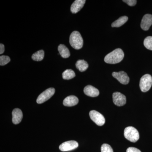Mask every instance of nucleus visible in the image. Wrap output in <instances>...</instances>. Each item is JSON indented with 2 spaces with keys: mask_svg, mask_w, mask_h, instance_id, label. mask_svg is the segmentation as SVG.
I'll return each instance as SVG.
<instances>
[{
  "mask_svg": "<svg viewBox=\"0 0 152 152\" xmlns=\"http://www.w3.org/2000/svg\"><path fill=\"white\" fill-rule=\"evenodd\" d=\"M124 57V54L122 50L118 48L107 55L104 60L107 64H116L121 61Z\"/></svg>",
  "mask_w": 152,
  "mask_h": 152,
  "instance_id": "f257e3e1",
  "label": "nucleus"
},
{
  "mask_svg": "<svg viewBox=\"0 0 152 152\" xmlns=\"http://www.w3.org/2000/svg\"><path fill=\"white\" fill-rule=\"evenodd\" d=\"M69 43L71 46L76 50L81 49L83 45V40L78 31H75L71 34Z\"/></svg>",
  "mask_w": 152,
  "mask_h": 152,
  "instance_id": "f03ea898",
  "label": "nucleus"
},
{
  "mask_svg": "<svg viewBox=\"0 0 152 152\" xmlns=\"http://www.w3.org/2000/svg\"><path fill=\"white\" fill-rule=\"evenodd\" d=\"M124 135L128 140L132 142H135L140 138V134L137 130L132 126H129L125 128Z\"/></svg>",
  "mask_w": 152,
  "mask_h": 152,
  "instance_id": "7ed1b4c3",
  "label": "nucleus"
},
{
  "mask_svg": "<svg viewBox=\"0 0 152 152\" xmlns=\"http://www.w3.org/2000/svg\"><path fill=\"white\" fill-rule=\"evenodd\" d=\"M152 85V76L146 74L142 77L140 83V88L143 92H146L151 89Z\"/></svg>",
  "mask_w": 152,
  "mask_h": 152,
  "instance_id": "20e7f679",
  "label": "nucleus"
},
{
  "mask_svg": "<svg viewBox=\"0 0 152 152\" xmlns=\"http://www.w3.org/2000/svg\"><path fill=\"white\" fill-rule=\"evenodd\" d=\"M55 93V89L54 88H49L48 89L46 90L43 92L39 95L37 99V103L38 104H40L45 102L53 96V95Z\"/></svg>",
  "mask_w": 152,
  "mask_h": 152,
  "instance_id": "39448f33",
  "label": "nucleus"
},
{
  "mask_svg": "<svg viewBox=\"0 0 152 152\" xmlns=\"http://www.w3.org/2000/svg\"><path fill=\"white\" fill-rule=\"evenodd\" d=\"M89 115L91 119L99 126H102L104 124L105 119L104 116L96 110H91L90 112Z\"/></svg>",
  "mask_w": 152,
  "mask_h": 152,
  "instance_id": "423d86ee",
  "label": "nucleus"
},
{
  "mask_svg": "<svg viewBox=\"0 0 152 152\" xmlns=\"http://www.w3.org/2000/svg\"><path fill=\"white\" fill-rule=\"evenodd\" d=\"M78 145L77 142L75 141H68L61 144L59 146V149L63 152L69 151L77 148Z\"/></svg>",
  "mask_w": 152,
  "mask_h": 152,
  "instance_id": "0eeeda50",
  "label": "nucleus"
},
{
  "mask_svg": "<svg viewBox=\"0 0 152 152\" xmlns=\"http://www.w3.org/2000/svg\"><path fill=\"white\" fill-rule=\"evenodd\" d=\"M113 102L115 105L118 107L124 105L126 102V96L120 92L114 93L113 95Z\"/></svg>",
  "mask_w": 152,
  "mask_h": 152,
  "instance_id": "6e6552de",
  "label": "nucleus"
},
{
  "mask_svg": "<svg viewBox=\"0 0 152 152\" xmlns=\"http://www.w3.org/2000/svg\"><path fill=\"white\" fill-rule=\"evenodd\" d=\"M112 75L122 84L127 85L129 82V78L128 77L127 74L124 71L118 72H114L112 74Z\"/></svg>",
  "mask_w": 152,
  "mask_h": 152,
  "instance_id": "1a4fd4ad",
  "label": "nucleus"
},
{
  "mask_svg": "<svg viewBox=\"0 0 152 152\" xmlns=\"http://www.w3.org/2000/svg\"><path fill=\"white\" fill-rule=\"evenodd\" d=\"M152 25V15L146 14L142 19L141 27L144 31H148Z\"/></svg>",
  "mask_w": 152,
  "mask_h": 152,
  "instance_id": "9d476101",
  "label": "nucleus"
},
{
  "mask_svg": "<svg viewBox=\"0 0 152 152\" xmlns=\"http://www.w3.org/2000/svg\"><path fill=\"white\" fill-rule=\"evenodd\" d=\"M86 1L85 0H76L72 4L71 7V11L72 13H77L84 7Z\"/></svg>",
  "mask_w": 152,
  "mask_h": 152,
  "instance_id": "9b49d317",
  "label": "nucleus"
},
{
  "mask_svg": "<svg viewBox=\"0 0 152 152\" xmlns=\"http://www.w3.org/2000/svg\"><path fill=\"white\" fill-rule=\"evenodd\" d=\"M85 94L92 97L98 96L99 94V91L97 89L92 86H87L84 89Z\"/></svg>",
  "mask_w": 152,
  "mask_h": 152,
  "instance_id": "f8f14e48",
  "label": "nucleus"
},
{
  "mask_svg": "<svg viewBox=\"0 0 152 152\" xmlns=\"http://www.w3.org/2000/svg\"><path fill=\"white\" fill-rule=\"evenodd\" d=\"M12 122L15 124H18L21 121L23 115L22 111L20 109H14L12 113Z\"/></svg>",
  "mask_w": 152,
  "mask_h": 152,
  "instance_id": "ddd939ff",
  "label": "nucleus"
},
{
  "mask_svg": "<svg viewBox=\"0 0 152 152\" xmlns=\"http://www.w3.org/2000/svg\"><path fill=\"white\" fill-rule=\"evenodd\" d=\"M79 99L75 96H70L67 97L63 102L64 105L66 107H72L78 103Z\"/></svg>",
  "mask_w": 152,
  "mask_h": 152,
  "instance_id": "4468645a",
  "label": "nucleus"
},
{
  "mask_svg": "<svg viewBox=\"0 0 152 152\" xmlns=\"http://www.w3.org/2000/svg\"><path fill=\"white\" fill-rule=\"evenodd\" d=\"M58 50L61 57L64 58H69L70 56L69 50L65 45L62 44L60 45L58 47Z\"/></svg>",
  "mask_w": 152,
  "mask_h": 152,
  "instance_id": "2eb2a0df",
  "label": "nucleus"
},
{
  "mask_svg": "<svg viewBox=\"0 0 152 152\" xmlns=\"http://www.w3.org/2000/svg\"><path fill=\"white\" fill-rule=\"evenodd\" d=\"M76 66L81 72L86 71L88 67V64L84 60H79L76 63Z\"/></svg>",
  "mask_w": 152,
  "mask_h": 152,
  "instance_id": "dca6fc26",
  "label": "nucleus"
},
{
  "mask_svg": "<svg viewBox=\"0 0 152 152\" xmlns=\"http://www.w3.org/2000/svg\"><path fill=\"white\" fill-rule=\"evenodd\" d=\"M128 18L126 16L120 17L119 18L114 22L112 24V27H120L127 21Z\"/></svg>",
  "mask_w": 152,
  "mask_h": 152,
  "instance_id": "f3484780",
  "label": "nucleus"
},
{
  "mask_svg": "<svg viewBox=\"0 0 152 152\" xmlns=\"http://www.w3.org/2000/svg\"><path fill=\"white\" fill-rule=\"evenodd\" d=\"M45 56V52L43 50H40L33 54L32 58L36 61H40L43 59Z\"/></svg>",
  "mask_w": 152,
  "mask_h": 152,
  "instance_id": "a211bd4d",
  "label": "nucleus"
},
{
  "mask_svg": "<svg viewBox=\"0 0 152 152\" xmlns=\"http://www.w3.org/2000/svg\"><path fill=\"white\" fill-rule=\"evenodd\" d=\"M63 78L64 80H69L75 77V72L72 69H66L62 74Z\"/></svg>",
  "mask_w": 152,
  "mask_h": 152,
  "instance_id": "6ab92c4d",
  "label": "nucleus"
},
{
  "mask_svg": "<svg viewBox=\"0 0 152 152\" xmlns=\"http://www.w3.org/2000/svg\"><path fill=\"white\" fill-rule=\"evenodd\" d=\"M144 45L148 50H152V37L149 36L146 38L144 40Z\"/></svg>",
  "mask_w": 152,
  "mask_h": 152,
  "instance_id": "aec40b11",
  "label": "nucleus"
},
{
  "mask_svg": "<svg viewBox=\"0 0 152 152\" xmlns=\"http://www.w3.org/2000/svg\"><path fill=\"white\" fill-rule=\"evenodd\" d=\"M10 61V58L8 56H0V65L4 66Z\"/></svg>",
  "mask_w": 152,
  "mask_h": 152,
  "instance_id": "412c9836",
  "label": "nucleus"
},
{
  "mask_svg": "<svg viewBox=\"0 0 152 152\" xmlns=\"http://www.w3.org/2000/svg\"><path fill=\"white\" fill-rule=\"evenodd\" d=\"M101 152H113V151L108 144H104L101 147Z\"/></svg>",
  "mask_w": 152,
  "mask_h": 152,
  "instance_id": "4be33fe9",
  "label": "nucleus"
},
{
  "mask_svg": "<svg viewBox=\"0 0 152 152\" xmlns=\"http://www.w3.org/2000/svg\"><path fill=\"white\" fill-rule=\"evenodd\" d=\"M123 1L124 2L126 3L128 5L131 7L134 6L137 3V1L136 0H124Z\"/></svg>",
  "mask_w": 152,
  "mask_h": 152,
  "instance_id": "5701e85b",
  "label": "nucleus"
},
{
  "mask_svg": "<svg viewBox=\"0 0 152 152\" xmlns=\"http://www.w3.org/2000/svg\"><path fill=\"white\" fill-rule=\"evenodd\" d=\"M126 152H141L140 150L134 147H129L126 150Z\"/></svg>",
  "mask_w": 152,
  "mask_h": 152,
  "instance_id": "b1692460",
  "label": "nucleus"
},
{
  "mask_svg": "<svg viewBox=\"0 0 152 152\" xmlns=\"http://www.w3.org/2000/svg\"><path fill=\"white\" fill-rule=\"evenodd\" d=\"M5 51V47L3 44L1 43L0 44V54H2L4 53Z\"/></svg>",
  "mask_w": 152,
  "mask_h": 152,
  "instance_id": "393cba45",
  "label": "nucleus"
}]
</instances>
